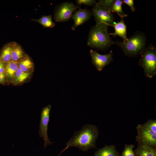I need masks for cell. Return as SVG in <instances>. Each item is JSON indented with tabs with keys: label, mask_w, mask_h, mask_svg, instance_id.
<instances>
[{
	"label": "cell",
	"mask_w": 156,
	"mask_h": 156,
	"mask_svg": "<svg viewBox=\"0 0 156 156\" xmlns=\"http://www.w3.org/2000/svg\"><path fill=\"white\" fill-rule=\"evenodd\" d=\"M65 151V150L64 149L58 155V156H60V155L64 151Z\"/></svg>",
	"instance_id": "cell-28"
},
{
	"label": "cell",
	"mask_w": 156,
	"mask_h": 156,
	"mask_svg": "<svg viewBox=\"0 0 156 156\" xmlns=\"http://www.w3.org/2000/svg\"><path fill=\"white\" fill-rule=\"evenodd\" d=\"M99 134V129L95 125L85 124L80 130L75 131L73 137L67 142L68 149L75 147L83 151L96 148V143Z\"/></svg>",
	"instance_id": "cell-1"
},
{
	"label": "cell",
	"mask_w": 156,
	"mask_h": 156,
	"mask_svg": "<svg viewBox=\"0 0 156 156\" xmlns=\"http://www.w3.org/2000/svg\"><path fill=\"white\" fill-rule=\"evenodd\" d=\"M144 127L156 132V120L149 119L145 123L141 124Z\"/></svg>",
	"instance_id": "cell-23"
},
{
	"label": "cell",
	"mask_w": 156,
	"mask_h": 156,
	"mask_svg": "<svg viewBox=\"0 0 156 156\" xmlns=\"http://www.w3.org/2000/svg\"><path fill=\"white\" fill-rule=\"evenodd\" d=\"M115 29L114 32L109 33V35H112L113 37L117 36L121 38L123 42H125L128 40L127 36V26L125 24L123 19L117 23H114L112 26Z\"/></svg>",
	"instance_id": "cell-11"
},
{
	"label": "cell",
	"mask_w": 156,
	"mask_h": 156,
	"mask_svg": "<svg viewBox=\"0 0 156 156\" xmlns=\"http://www.w3.org/2000/svg\"><path fill=\"white\" fill-rule=\"evenodd\" d=\"M90 54L92 58V62L99 71H101L106 65L109 64L113 60V54L112 51L107 54L102 55L96 51L91 49Z\"/></svg>",
	"instance_id": "cell-9"
},
{
	"label": "cell",
	"mask_w": 156,
	"mask_h": 156,
	"mask_svg": "<svg viewBox=\"0 0 156 156\" xmlns=\"http://www.w3.org/2000/svg\"><path fill=\"white\" fill-rule=\"evenodd\" d=\"M92 14L95 18L96 26L103 30H108V27L114 23L115 19L112 13L97 3L92 10Z\"/></svg>",
	"instance_id": "cell-5"
},
{
	"label": "cell",
	"mask_w": 156,
	"mask_h": 156,
	"mask_svg": "<svg viewBox=\"0 0 156 156\" xmlns=\"http://www.w3.org/2000/svg\"><path fill=\"white\" fill-rule=\"evenodd\" d=\"M6 78L10 81H14L16 71L18 68V63L11 60L4 63Z\"/></svg>",
	"instance_id": "cell-12"
},
{
	"label": "cell",
	"mask_w": 156,
	"mask_h": 156,
	"mask_svg": "<svg viewBox=\"0 0 156 156\" xmlns=\"http://www.w3.org/2000/svg\"><path fill=\"white\" fill-rule=\"evenodd\" d=\"M119 155L115 146L106 145L95 151L94 156H118Z\"/></svg>",
	"instance_id": "cell-16"
},
{
	"label": "cell",
	"mask_w": 156,
	"mask_h": 156,
	"mask_svg": "<svg viewBox=\"0 0 156 156\" xmlns=\"http://www.w3.org/2000/svg\"><path fill=\"white\" fill-rule=\"evenodd\" d=\"M31 20L39 23L44 27L52 28L55 26V24L52 21L51 15L43 16L39 19Z\"/></svg>",
	"instance_id": "cell-18"
},
{
	"label": "cell",
	"mask_w": 156,
	"mask_h": 156,
	"mask_svg": "<svg viewBox=\"0 0 156 156\" xmlns=\"http://www.w3.org/2000/svg\"><path fill=\"white\" fill-rule=\"evenodd\" d=\"M79 8L72 2L62 3L56 8L54 19L57 22H64L69 20L72 17L73 13L76 11Z\"/></svg>",
	"instance_id": "cell-6"
},
{
	"label": "cell",
	"mask_w": 156,
	"mask_h": 156,
	"mask_svg": "<svg viewBox=\"0 0 156 156\" xmlns=\"http://www.w3.org/2000/svg\"><path fill=\"white\" fill-rule=\"evenodd\" d=\"M4 64L2 62L0 61V73L4 72Z\"/></svg>",
	"instance_id": "cell-27"
},
{
	"label": "cell",
	"mask_w": 156,
	"mask_h": 156,
	"mask_svg": "<svg viewBox=\"0 0 156 156\" xmlns=\"http://www.w3.org/2000/svg\"><path fill=\"white\" fill-rule=\"evenodd\" d=\"M13 42L4 45L0 51V61L5 63L12 60V51Z\"/></svg>",
	"instance_id": "cell-15"
},
{
	"label": "cell",
	"mask_w": 156,
	"mask_h": 156,
	"mask_svg": "<svg viewBox=\"0 0 156 156\" xmlns=\"http://www.w3.org/2000/svg\"><path fill=\"white\" fill-rule=\"evenodd\" d=\"M139 64L142 67L145 75L151 79L156 74V49L155 46L150 44L146 47L141 54Z\"/></svg>",
	"instance_id": "cell-4"
},
{
	"label": "cell",
	"mask_w": 156,
	"mask_h": 156,
	"mask_svg": "<svg viewBox=\"0 0 156 156\" xmlns=\"http://www.w3.org/2000/svg\"><path fill=\"white\" fill-rule=\"evenodd\" d=\"M115 1L114 0H100L97 3L108 11L111 12L112 7Z\"/></svg>",
	"instance_id": "cell-22"
},
{
	"label": "cell",
	"mask_w": 156,
	"mask_h": 156,
	"mask_svg": "<svg viewBox=\"0 0 156 156\" xmlns=\"http://www.w3.org/2000/svg\"><path fill=\"white\" fill-rule=\"evenodd\" d=\"M118 156H119V155Z\"/></svg>",
	"instance_id": "cell-29"
},
{
	"label": "cell",
	"mask_w": 156,
	"mask_h": 156,
	"mask_svg": "<svg viewBox=\"0 0 156 156\" xmlns=\"http://www.w3.org/2000/svg\"><path fill=\"white\" fill-rule=\"evenodd\" d=\"M34 63L27 55L22 60L18 63V67L22 71L27 72H31L34 68Z\"/></svg>",
	"instance_id": "cell-17"
},
{
	"label": "cell",
	"mask_w": 156,
	"mask_h": 156,
	"mask_svg": "<svg viewBox=\"0 0 156 156\" xmlns=\"http://www.w3.org/2000/svg\"><path fill=\"white\" fill-rule=\"evenodd\" d=\"M76 2L78 5L83 4L89 6H94L97 3L95 0H77Z\"/></svg>",
	"instance_id": "cell-24"
},
{
	"label": "cell",
	"mask_w": 156,
	"mask_h": 156,
	"mask_svg": "<svg viewBox=\"0 0 156 156\" xmlns=\"http://www.w3.org/2000/svg\"><path fill=\"white\" fill-rule=\"evenodd\" d=\"M51 107L49 105L42 109L41 114L38 133L39 137H42L44 141V148L53 143L51 142L48 137L47 134L48 123L49 120L50 113Z\"/></svg>",
	"instance_id": "cell-8"
},
{
	"label": "cell",
	"mask_w": 156,
	"mask_h": 156,
	"mask_svg": "<svg viewBox=\"0 0 156 156\" xmlns=\"http://www.w3.org/2000/svg\"><path fill=\"white\" fill-rule=\"evenodd\" d=\"M31 73V72H25L18 67L15 73L14 82L16 83H23L29 77Z\"/></svg>",
	"instance_id": "cell-19"
},
{
	"label": "cell",
	"mask_w": 156,
	"mask_h": 156,
	"mask_svg": "<svg viewBox=\"0 0 156 156\" xmlns=\"http://www.w3.org/2000/svg\"><path fill=\"white\" fill-rule=\"evenodd\" d=\"M123 2L125 3L128 5L130 8L132 12H134L135 8L134 5V1L133 0H123Z\"/></svg>",
	"instance_id": "cell-25"
},
{
	"label": "cell",
	"mask_w": 156,
	"mask_h": 156,
	"mask_svg": "<svg viewBox=\"0 0 156 156\" xmlns=\"http://www.w3.org/2000/svg\"><path fill=\"white\" fill-rule=\"evenodd\" d=\"M23 48L17 43L13 42L12 51V60L18 63L27 55Z\"/></svg>",
	"instance_id": "cell-13"
},
{
	"label": "cell",
	"mask_w": 156,
	"mask_h": 156,
	"mask_svg": "<svg viewBox=\"0 0 156 156\" xmlns=\"http://www.w3.org/2000/svg\"><path fill=\"white\" fill-rule=\"evenodd\" d=\"M146 39L143 32L138 31L125 42L112 41V44L120 47L125 55L134 57L141 54L146 47Z\"/></svg>",
	"instance_id": "cell-2"
},
{
	"label": "cell",
	"mask_w": 156,
	"mask_h": 156,
	"mask_svg": "<svg viewBox=\"0 0 156 156\" xmlns=\"http://www.w3.org/2000/svg\"><path fill=\"white\" fill-rule=\"evenodd\" d=\"M6 77L5 72L0 73V84L3 83Z\"/></svg>",
	"instance_id": "cell-26"
},
{
	"label": "cell",
	"mask_w": 156,
	"mask_h": 156,
	"mask_svg": "<svg viewBox=\"0 0 156 156\" xmlns=\"http://www.w3.org/2000/svg\"><path fill=\"white\" fill-rule=\"evenodd\" d=\"M136 156H156L155 147L143 144H138L135 150Z\"/></svg>",
	"instance_id": "cell-14"
},
{
	"label": "cell",
	"mask_w": 156,
	"mask_h": 156,
	"mask_svg": "<svg viewBox=\"0 0 156 156\" xmlns=\"http://www.w3.org/2000/svg\"><path fill=\"white\" fill-rule=\"evenodd\" d=\"M136 129V140L138 144H145L155 147L156 132L144 127L141 124H138Z\"/></svg>",
	"instance_id": "cell-7"
},
{
	"label": "cell",
	"mask_w": 156,
	"mask_h": 156,
	"mask_svg": "<svg viewBox=\"0 0 156 156\" xmlns=\"http://www.w3.org/2000/svg\"><path fill=\"white\" fill-rule=\"evenodd\" d=\"M123 2L121 0H115L112 7L111 11V12H115L120 17L121 19L126 17L127 14H125L123 12L122 9V5Z\"/></svg>",
	"instance_id": "cell-20"
},
{
	"label": "cell",
	"mask_w": 156,
	"mask_h": 156,
	"mask_svg": "<svg viewBox=\"0 0 156 156\" xmlns=\"http://www.w3.org/2000/svg\"><path fill=\"white\" fill-rule=\"evenodd\" d=\"M91 15V12L86 8H80L75 11L71 17L74 22L73 25L71 27L72 30H75L77 27L85 23L90 19Z\"/></svg>",
	"instance_id": "cell-10"
},
{
	"label": "cell",
	"mask_w": 156,
	"mask_h": 156,
	"mask_svg": "<svg viewBox=\"0 0 156 156\" xmlns=\"http://www.w3.org/2000/svg\"><path fill=\"white\" fill-rule=\"evenodd\" d=\"M134 145L132 144H126L122 153L121 156H135L133 148Z\"/></svg>",
	"instance_id": "cell-21"
},
{
	"label": "cell",
	"mask_w": 156,
	"mask_h": 156,
	"mask_svg": "<svg viewBox=\"0 0 156 156\" xmlns=\"http://www.w3.org/2000/svg\"><path fill=\"white\" fill-rule=\"evenodd\" d=\"M108 30L100 29L96 25L91 27L88 37V46L101 50H106L112 44Z\"/></svg>",
	"instance_id": "cell-3"
}]
</instances>
